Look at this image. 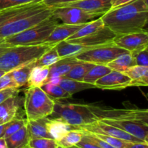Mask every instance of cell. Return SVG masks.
Instances as JSON below:
<instances>
[{"instance_id":"1","label":"cell","mask_w":148,"mask_h":148,"mask_svg":"<svg viewBox=\"0 0 148 148\" xmlns=\"http://www.w3.org/2000/svg\"><path fill=\"white\" fill-rule=\"evenodd\" d=\"M52 9L43 1L0 11V41L39 24L51 16Z\"/></svg>"},{"instance_id":"2","label":"cell","mask_w":148,"mask_h":148,"mask_svg":"<svg viewBox=\"0 0 148 148\" xmlns=\"http://www.w3.org/2000/svg\"><path fill=\"white\" fill-rule=\"evenodd\" d=\"M104 26L117 36L147 31L145 29L148 19L147 0H134L119 7L111 8L101 16Z\"/></svg>"},{"instance_id":"3","label":"cell","mask_w":148,"mask_h":148,"mask_svg":"<svg viewBox=\"0 0 148 148\" xmlns=\"http://www.w3.org/2000/svg\"><path fill=\"white\" fill-rule=\"evenodd\" d=\"M53 46L54 45L43 44L12 46L0 57V70L5 73L11 72L23 65L36 62Z\"/></svg>"},{"instance_id":"4","label":"cell","mask_w":148,"mask_h":148,"mask_svg":"<svg viewBox=\"0 0 148 148\" xmlns=\"http://www.w3.org/2000/svg\"><path fill=\"white\" fill-rule=\"evenodd\" d=\"M50 116L63 120L74 129L98 120L90 104L62 103L59 101H54L53 113Z\"/></svg>"},{"instance_id":"5","label":"cell","mask_w":148,"mask_h":148,"mask_svg":"<svg viewBox=\"0 0 148 148\" xmlns=\"http://www.w3.org/2000/svg\"><path fill=\"white\" fill-rule=\"evenodd\" d=\"M58 24V20L51 15L39 24L21 33L6 38L1 41L11 46L43 44Z\"/></svg>"},{"instance_id":"6","label":"cell","mask_w":148,"mask_h":148,"mask_svg":"<svg viewBox=\"0 0 148 148\" xmlns=\"http://www.w3.org/2000/svg\"><path fill=\"white\" fill-rule=\"evenodd\" d=\"M23 104L26 120H36L52 114L54 100H51L40 87H30L25 92Z\"/></svg>"},{"instance_id":"7","label":"cell","mask_w":148,"mask_h":148,"mask_svg":"<svg viewBox=\"0 0 148 148\" xmlns=\"http://www.w3.org/2000/svg\"><path fill=\"white\" fill-rule=\"evenodd\" d=\"M130 52L119 47L114 42L98 46L79 54L75 57L81 62H90L94 65H107L120 55Z\"/></svg>"},{"instance_id":"8","label":"cell","mask_w":148,"mask_h":148,"mask_svg":"<svg viewBox=\"0 0 148 148\" xmlns=\"http://www.w3.org/2000/svg\"><path fill=\"white\" fill-rule=\"evenodd\" d=\"M90 105L92 112L98 117V120L117 119L148 123V110L147 109H105L92 104Z\"/></svg>"},{"instance_id":"9","label":"cell","mask_w":148,"mask_h":148,"mask_svg":"<svg viewBox=\"0 0 148 148\" xmlns=\"http://www.w3.org/2000/svg\"><path fill=\"white\" fill-rule=\"evenodd\" d=\"M51 15L64 24L82 25L101 17V15L88 12L79 8L69 7H53Z\"/></svg>"},{"instance_id":"10","label":"cell","mask_w":148,"mask_h":148,"mask_svg":"<svg viewBox=\"0 0 148 148\" xmlns=\"http://www.w3.org/2000/svg\"><path fill=\"white\" fill-rule=\"evenodd\" d=\"M75 129H79V130L88 132V133L107 135V136H112V137L122 139V140L127 141L129 142H133V143L145 142L143 140H140V139L134 137L132 135L118 128L110 126L101 120H97L96 122H94L90 124L84 125V126H79V127H77Z\"/></svg>"},{"instance_id":"11","label":"cell","mask_w":148,"mask_h":148,"mask_svg":"<svg viewBox=\"0 0 148 148\" xmlns=\"http://www.w3.org/2000/svg\"><path fill=\"white\" fill-rule=\"evenodd\" d=\"M98 120L118 128L134 137L148 143V123L117 119H100Z\"/></svg>"},{"instance_id":"12","label":"cell","mask_w":148,"mask_h":148,"mask_svg":"<svg viewBox=\"0 0 148 148\" xmlns=\"http://www.w3.org/2000/svg\"><path fill=\"white\" fill-rule=\"evenodd\" d=\"M113 42L119 47L125 49L130 53L137 52L147 47V32H139L117 36Z\"/></svg>"},{"instance_id":"13","label":"cell","mask_w":148,"mask_h":148,"mask_svg":"<svg viewBox=\"0 0 148 148\" xmlns=\"http://www.w3.org/2000/svg\"><path fill=\"white\" fill-rule=\"evenodd\" d=\"M116 37L117 35L114 32H113L106 26H104L101 30L85 37L66 41L69 43L77 44H80L82 46L96 47V46L112 43Z\"/></svg>"},{"instance_id":"14","label":"cell","mask_w":148,"mask_h":148,"mask_svg":"<svg viewBox=\"0 0 148 148\" xmlns=\"http://www.w3.org/2000/svg\"><path fill=\"white\" fill-rule=\"evenodd\" d=\"M130 78L124 73L111 71L95 81L96 88L103 90H122L130 85Z\"/></svg>"},{"instance_id":"15","label":"cell","mask_w":148,"mask_h":148,"mask_svg":"<svg viewBox=\"0 0 148 148\" xmlns=\"http://www.w3.org/2000/svg\"><path fill=\"white\" fill-rule=\"evenodd\" d=\"M76 7L88 12L103 15L111 9V0H80L57 7Z\"/></svg>"},{"instance_id":"16","label":"cell","mask_w":148,"mask_h":148,"mask_svg":"<svg viewBox=\"0 0 148 148\" xmlns=\"http://www.w3.org/2000/svg\"><path fill=\"white\" fill-rule=\"evenodd\" d=\"M24 99L14 95L0 104V125L11 121L17 116Z\"/></svg>"},{"instance_id":"17","label":"cell","mask_w":148,"mask_h":148,"mask_svg":"<svg viewBox=\"0 0 148 148\" xmlns=\"http://www.w3.org/2000/svg\"><path fill=\"white\" fill-rule=\"evenodd\" d=\"M85 24L67 25L64 23L58 24L43 44L55 45L62 41L66 40L68 38L70 37L79 28H81Z\"/></svg>"},{"instance_id":"18","label":"cell","mask_w":148,"mask_h":148,"mask_svg":"<svg viewBox=\"0 0 148 148\" xmlns=\"http://www.w3.org/2000/svg\"><path fill=\"white\" fill-rule=\"evenodd\" d=\"M49 120V118L48 117L36 119V120H26L25 125L28 131L30 139H37V138L53 139L47 129L46 124Z\"/></svg>"},{"instance_id":"19","label":"cell","mask_w":148,"mask_h":148,"mask_svg":"<svg viewBox=\"0 0 148 148\" xmlns=\"http://www.w3.org/2000/svg\"><path fill=\"white\" fill-rule=\"evenodd\" d=\"M124 73L131 80L130 86H147L148 85V67L134 65L128 68Z\"/></svg>"},{"instance_id":"20","label":"cell","mask_w":148,"mask_h":148,"mask_svg":"<svg viewBox=\"0 0 148 148\" xmlns=\"http://www.w3.org/2000/svg\"><path fill=\"white\" fill-rule=\"evenodd\" d=\"M94 48L95 47L85 46L80 44H77L69 43L66 40L62 41L56 44V49L58 52V55L62 59L65 57H75L82 52L94 49Z\"/></svg>"},{"instance_id":"21","label":"cell","mask_w":148,"mask_h":148,"mask_svg":"<svg viewBox=\"0 0 148 148\" xmlns=\"http://www.w3.org/2000/svg\"><path fill=\"white\" fill-rule=\"evenodd\" d=\"M81 61L78 60L75 57L62 58L57 62L49 67V75L50 76L62 77L66 75L75 65L79 63Z\"/></svg>"},{"instance_id":"22","label":"cell","mask_w":148,"mask_h":148,"mask_svg":"<svg viewBox=\"0 0 148 148\" xmlns=\"http://www.w3.org/2000/svg\"><path fill=\"white\" fill-rule=\"evenodd\" d=\"M46 125L49 133L56 142L60 140L69 131L75 129L73 126L59 118H49Z\"/></svg>"},{"instance_id":"23","label":"cell","mask_w":148,"mask_h":148,"mask_svg":"<svg viewBox=\"0 0 148 148\" xmlns=\"http://www.w3.org/2000/svg\"><path fill=\"white\" fill-rule=\"evenodd\" d=\"M7 148H25L30 141L28 131L26 125L19 129L15 133L5 138Z\"/></svg>"},{"instance_id":"24","label":"cell","mask_w":148,"mask_h":148,"mask_svg":"<svg viewBox=\"0 0 148 148\" xmlns=\"http://www.w3.org/2000/svg\"><path fill=\"white\" fill-rule=\"evenodd\" d=\"M49 75V67L35 66L29 76L27 85L30 87H40L46 82Z\"/></svg>"},{"instance_id":"25","label":"cell","mask_w":148,"mask_h":148,"mask_svg":"<svg viewBox=\"0 0 148 148\" xmlns=\"http://www.w3.org/2000/svg\"><path fill=\"white\" fill-rule=\"evenodd\" d=\"M136 65L134 59L130 52H126L120 55L116 59L107 64V66L112 71L124 73L130 67Z\"/></svg>"},{"instance_id":"26","label":"cell","mask_w":148,"mask_h":148,"mask_svg":"<svg viewBox=\"0 0 148 148\" xmlns=\"http://www.w3.org/2000/svg\"><path fill=\"white\" fill-rule=\"evenodd\" d=\"M59 85L66 92L69 93L70 95L79 92V91H84V90L96 88L93 84H88V83L84 82V81H75V80L66 79V78H62Z\"/></svg>"},{"instance_id":"27","label":"cell","mask_w":148,"mask_h":148,"mask_svg":"<svg viewBox=\"0 0 148 148\" xmlns=\"http://www.w3.org/2000/svg\"><path fill=\"white\" fill-rule=\"evenodd\" d=\"M104 26H104V23L101 17L96 20H92L89 23H85L81 28H79L76 33H75L72 36L68 38L66 40H72V39L85 37V36H89V35L101 30Z\"/></svg>"},{"instance_id":"28","label":"cell","mask_w":148,"mask_h":148,"mask_svg":"<svg viewBox=\"0 0 148 148\" xmlns=\"http://www.w3.org/2000/svg\"><path fill=\"white\" fill-rule=\"evenodd\" d=\"M35 66H36V62H33L11 71L12 75L18 88L27 84L30 73Z\"/></svg>"},{"instance_id":"29","label":"cell","mask_w":148,"mask_h":148,"mask_svg":"<svg viewBox=\"0 0 148 148\" xmlns=\"http://www.w3.org/2000/svg\"><path fill=\"white\" fill-rule=\"evenodd\" d=\"M94 65H95L94 64L90 63V62H80L79 63L75 65L66 75L62 76V78L83 81V78L87 74V73Z\"/></svg>"},{"instance_id":"30","label":"cell","mask_w":148,"mask_h":148,"mask_svg":"<svg viewBox=\"0 0 148 148\" xmlns=\"http://www.w3.org/2000/svg\"><path fill=\"white\" fill-rule=\"evenodd\" d=\"M40 88L53 100H59L62 99L70 98L72 95L64 90L59 84H51L49 83L43 84Z\"/></svg>"},{"instance_id":"31","label":"cell","mask_w":148,"mask_h":148,"mask_svg":"<svg viewBox=\"0 0 148 148\" xmlns=\"http://www.w3.org/2000/svg\"><path fill=\"white\" fill-rule=\"evenodd\" d=\"M112 70L108 68L107 65H95L87 73L85 76L84 77L83 81L94 85L97 80L102 78L103 76L108 74Z\"/></svg>"},{"instance_id":"32","label":"cell","mask_w":148,"mask_h":148,"mask_svg":"<svg viewBox=\"0 0 148 148\" xmlns=\"http://www.w3.org/2000/svg\"><path fill=\"white\" fill-rule=\"evenodd\" d=\"M83 136V132L79 129H72L69 131L64 136L58 141V145L66 148L72 147L79 143Z\"/></svg>"},{"instance_id":"33","label":"cell","mask_w":148,"mask_h":148,"mask_svg":"<svg viewBox=\"0 0 148 148\" xmlns=\"http://www.w3.org/2000/svg\"><path fill=\"white\" fill-rule=\"evenodd\" d=\"M62 58L59 56L56 49V45L46 51L38 60L36 61V66H47L51 65L59 61Z\"/></svg>"},{"instance_id":"34","label":"cell","mask_w":148,"mask_h":148,"mask_svg":"<svg viewBox=\"0 0 148 148\" xmlns=\"http://www.w3.org/2000/svg\"><path fill=\"white\" fill-rule=\"evenodd\" d=\"M58 144L56 140L47 138L30 139L27 145L29 148H56Z\"/></svg>"},{"instance_id":"35","label":"cell","mask_w":148,"mask_h":148,"mask_svg":"<svg viewBox=\"0 0 148 148\" xmlns=\"http://www.w3.org/2000/svg\"><path fill=\"white\" fill-rule=\"evenodd\" d=\"M92 134H94L96 137L99 138L100 139L109 144L110 145H111V146L115 148H127V147L131 143V142L124 141L120 139H117V138L115 137H112V136H107V135L98 134V133H92Z\"/></svg>"},{"instance_id":"36","label":"cell","mask_w":148,"mask_h":148,"mask_svg":"<svg viewBox=\"0 0 148 148\" xmlns=\"http://www.w3.org/2000/svg\"><path fill=\"white\" fill-rule=\"evenodd\" d=\"M43 1V0H0V11L30 3L41 2Z\"/></svg>"},{"instance_id":"37","label":"cell","mask_w":148,"mask_h":148,"mask_svg":"<svg viewBox=\"0 0 148 148\" xmlns=\"http://www.w3.org/2000/svg\"><path fill=\"white\" fill-rule=\"evenodd\" d=\"M147 52V47H146L142 50L130 53L134 59V63L136 65L148 67Z\"/></svg>"},{"instance_id":"38","label":"cell","mask_w":148,"mask_h":148,"mask_svg":"<svg viewBox=\"0 0 148 148\" xmlns=\"http://www.w3.org/2000/svg\"><path fill=\"white\" fill-rule=\"evenodd\" d=\"M26 123V120L22 118H18L15 117L13 120H12L10 121V125L7 127V130H6L5 133L4 135V138L8 137L10 135H12V133H15L16 131L19 130V129H21L23 126H24Z\"/></svg>"},{"instance_id":"39","label":"cell","mask_w":148,"mask_h":148,"mask_svg":"<svg viewBox=\"0 0 148 148\" xmlns=\"http://www.w3.org/2000/svg\"><path fill=\"white\" fill-rule=\"evenodd\" d=\"M10 88H18L11 72L6 73L4 75L0 77V91Z\"/></svg>"},{"instance_id":"40","label":"cell","mask_w":148,"mask_h":148,"mask_svg":"<svg viewBox=\"0 0 148 148\" xmlns=\"http://www.w3.org/2000/svg\"><path fill=\"white\" fill-rule=\"evenodd\" d=\"M75 146L79 148H102L95 143L93 141L91 140L88 135L85 134V133H83V136L80 142L77 144Z\"/></svg>"},{"instance_id":"41","label":"cell","mask_w":148,"mask_h":148,"mask_svg":"<svg viewBox=\"0 0 148 148\" xmlns=\"http://www.w3.org/2000/svg\"><path fill=\"white\" fill-rule=\"evenodd\" d=\"M19 92H20L19 88H10L0 91V104L7 99L18 94Z\"/></svg>"},{"instance_id":"42","label":"cell","mask_w":148,"mask_h":148,"mask_svg":"<svg viewBox=\"0 0 148 148\" xmlns=\"http://www.w3.org/2000/svg\"><path fill=\"white\" fill-rule=\"evenodd\" d=\"M80 1V0H43V1L48 7L53 8V7H59V6L63 5V4L75 2V1Z\"/></svg>"},{"instance_id":"43","label":"cell","mask_w":148,"mask_h":148,"mask_svg":"<svg viewBox=\"0 0 148 148\" xmlns=\"http://www.w3.org/2000/svg\"><path fill=\"white\" fill-rule=\"evenodd\" d=\"M133 1L134 0H111V8H115V7L124 5Z\"/></svg>"},{"instance_id":"44","label":"cell","mask_w":148,"mask_h":148,"mask_svg":"<svg viewBox=\"0 0 148 148\" xmlns=\"http://www.w3.org/2000/svg\"><path fill=\"white\" fill-rule=\"evenodd\" d=\"M127 148H148V143L146 142H131Z\"/></svg>"},{"instance_id":"45","label":"cell","mask_w":148,"mask_h":148,"mask_svg":"<svg viewBox=\"0 0 148 148\" xmlns=\"http://www.w3.org/2000/svg\"><path fill=\"white\" fill-rule=\"evenodd\" d=\"M61 80H62V77L60 76H50L48 77L46 83H49V84H59Z\"/></svg>"},{"instance_id":"46","label":"cell","mask_w":148,"mask_h":148,"mask_svg":"<svg viewBox=\"0 0 148 148\" xmlns=\"http://www.w3.org/2000/svg\"><path fill=\"white\" fill-rule=\"evenodd\" d=\"M12 46H13L4 43V42L2 41H0V57H1V55H2L7 50V49H10V48L12 47Z\"/></svg>"},{"instance_id":"47","label":"cell","mask_w":148,"mask_h":148,"mask_svg":"<svg viewBox=\"0 0 148 148\" xmlns=\"http://www.w3.org/2000/svg\"><path fill=\"white\" fill-rule=\"evenodd\" d=\"M10 123V121L7 123H4V124L0 125V138L4 137V133H5L6 130H7V127L9 126Z\"/></svg>"},{"instance_id":"48","label":"cell","mask_w":148,"mask_h":148,"mask_svg":"<svg viewBox=\"0 0 148 148\" xmlns=\"http://www.w3.org/2000/svg\"><path fill=\"white\" fill-rule=\"evenodd\" d=\"M0 148H7L5 139L4 137L0 138Z\"/></svg>"},{"instance_id":"49","label":"cell","mask_w":148,"mask_h":148,"mask_svg":"<svg viewBox=\"0 0 148 148\" xmlns=\"http://www.w3.org/2000/svg\"><path fill=\"white\" fill-rule=\"evenodd\" d=\"M5 73H6L5 72H4L3 71H1V70H0V77H1L3 75H4Z\"/></svg>"},{"instance_id":"50","label":"cell","mask_w":148,"mask_h":148,"mask_svg":"<svg viewBox=\"0 0 148 148\" xmlns=\"http://www.w3.org/2000/svg\"><path fill=\"white\" fill-rule=\"evenodd\" d=\"M56 148H66V147H62V146H60V145H58L57 146V147Z\"/></svg>"},{"instance_id":"51","label":"cell","mask_w":148,"mask_h":148,"mask_svg":"<svg viewBox=\"0 0 148 148\" xmlns=\"http://www.w3.org/2000/svg\"><path fill=\"white\" fill-rule=\"evenodd\" d=\"M69 148H79V147H76V146H73V147H69Z\"/></svg>"},{"instance_id":"52","label":"cell","mask_w":148,"mask_h":148,"mask_svg":"<svg viewBox=\"0 0 148 148\" xmlns=\"http://www.w3.org/2000/svg\"><path fill=\"white\" fill-rule=\"evenodd\" d=\"M25 148H29V147H25Z\"/></svg>"}]
</instances>
